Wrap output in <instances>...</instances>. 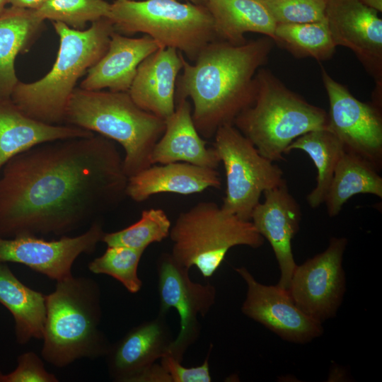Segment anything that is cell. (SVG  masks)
Masks as SVG:
<instances>
[{"instance_id":"1","label":"cell","mask_w":382,"mask_h":382,"mask_svg":"<svg viewBox=\"0 0 382 382\" xmlns=\"http://www.w3.org/2000/svg\"><path fill=\"white\" fill-rule=\"evenodd\" d=\"M0 175V236L64 235L115 208L128 177L114 141L100 134L42 143Z\"/></svg>"},{"instance_id":"2","label":"cell","mask_w":382,"mask_h":382,"mask_svg":"<svg viewBox=\"0 0 382 382\" xmlns=\"http://www.w3.org/2000/svg\"><path fill=\"white\" fill-rule=\"evenodd\" d=\"M274 44L265 35L238 45L216 40L192 63L183 55L175 101L192 100V120L202 137H214L220 127L233 125L253 103L256 73L267 62Z\"/></svg>"},{"instance_id":"3","label":"cell","mask_w":382,"mask_h":382,"mask_svg":"<svg viewBox=\"0 0 382 382\" xmlns=\"http://www.w3.org/2000/svg\"><path fill=\"white\" fill-rule=\"evenodd\" d=\"M52 23L59 39L52 69L36 81H19L11 99L35 120L64 125L66 109L77 81L105 53L115 28L108 18L94 21L81 30L59 22Z\"/></svg>"},{"instance_id":"4","label":"cell","mask_w":382,"mask_h":382,"mask_svg":"<svg viewBox=\"0 0 382 382\" xmlns=\"http://www.w3.org/2000/svg\"><path fill=\"white\" fill-rule=\"evenodd\" d=\"M101 318V293L95 280L73 275L57 280L54 291L46 295L44 360L63 368L79 359L105 357L111 343L99 328Z\"/></svg>"},{"instance_id":"5","label":"cell","mask_w":382,"mask_h":382,"mask_svg":"<svg viewBox=\"0 0 382 382\" xmlns=\"http://www.w3.org/2000/svg\"><path fill=\"white\" fill-rule=\"evenodd\" d=\"M64 125L118 142L125 151L123 168L129 178L151 166V154L164 132L166 121L138 107L128 92L79 87L68 103Z\"/></svg>"},{"instance_id":"6","label":"cell","mask_w":382,"mask_h":382,"mask_svg":"<svg viewBox=\"0 0 382 382\" xmlns=\"http://www.w3.org/2000/svg\"><path fill=\"white\" fill-rule=\"evenodd\" d=\"M253 103L234 120L233 125L267 159L284 160L287 147L300 136L328 129V112L307 102L261 67L255 75Z\"/></svg>"},{"instance_id":"7","label":"cell","mask_w":382,"mask_h":382,"mask_svg":"<svg viewBox=\"0 0 382 382\" xmlns=\"http://www.w3.org/2000/svg\"><path fill=\"white\" fill-rule=\"evenodd\" d=\"M171 256L180 265L211 277L228 251L237 245L256 249L264 238L251 221L243 220L214 202H200L179 214L169 233Z\"/></svg>"},{"instance_id":"8","label":"cell","mask_w":382,"mask_h":382,"mask_svg":"<svg viewBox=\"0 0 382 382\" xmlns=\"http://www.w3.org/2000/svg\"><path fill=\"white\" fill-rule=\"evenodd\" d=\"M108 18L122 35L144 33L161 47H172L193 62L217 40L213 18L203 4L180 0H115Z\"/></svg>"},{"instance_id":"9","label":"cell","mask_w":382,"mask_h":382,"mask_svg":"<svg viewBox=\"0 0 382 382\" xmlns=\"http://www.w3.org/2000/svg\"><path fill=\"white\" fill-rule=\"evenodd\" d=\"M214 138L213 147L224 165L226 180L221 207L250 221L252 212L263 192L285 180L283 171L262 156L233 125L220 127Z\"/></svg>"},{"instance_id":"10","label":"cell","mask_w":382,"mask_h":382,"mask_svg":"<svg viewBox=\"0 0 382 382\" xmlns=\"http://www.w3.org/2000/svg\"><path fill=\"white\" fill-rule=\"evenodd\" d=\"M345 237H332L326 249L294 270L288 292L307 316L323 323L335 318L346 291L342 266Z\"/></svg>"},{"instance_id":"11","label":"cell","mask_w":382,"mask_h":382,"mask_svg":"<svg viewBox=\"0 0 382 382\" xmlns=\"http://www.w3.org/2000/svg\"><path fill=\"white\" fill-rule=\"evenodd\" d=\"M189 270L178 264L170 253L162 254L157 261L158 311L168 313L174 308L180 318V331L168 353L181 363L200 335L199 317L206 316L216 297L214 285L192 281Z\"/></svg>"},{"instance_id":"12","label":"cell","mask_w":382,"mask_h":382,"mask_svg":"<svg viewBox=\"0 0 382 382\" xmlns=\"http://www.w3.org/2000/svg\"><path fill=\"white\" fill-rule=\"evenodd\" d=\"M321 78L329 100L328 129L345 150L370 162L378 171L382 166L381 108L356 98L321 67Z\"/></svg>"},{"instance_id":"13","label":"cell","mask_w":382,"mask_h":382,"mask_svg":"<svg viewBox=\"0 0 382 382\" xmlns=\"http://www.w3.org/2000/svg\"><path fill=\"white\" fill-rule=\"evenodd\" d=\"M104 233L103 224L96 220L82 234L59 240L46 241L34 235L0 236V263H19L52 279L60 280L72 275L76 258L83 253H93Z\"/></svg>"},{"instance_id":"14","label":"cell","mask_w":382,"mask_h":382,"mask_svg":"<svg viewBox=\"0 0 382 382\" xmlns=\"http://www.w3.org/2000/svg\"><path fill=\"white\" fill-rule=\"evenodd\" d=\"M247 286L242 313L283 340L306 344L323 334L322 323L304 313L286 289L260 283L244 266L235 269Z\"/></svg>"},{"instance_id":"15","label":"cell","mask_w":382,"mask_h":382,"mask_svg":"<svg viewBox=\"0 0 382 382\" xmlns=\"http://www.w3.org/2000/svg\"><path fill=\"white\" fill-rule=\"evenodd\" d=\"M325 20L336 46L351 50L382 88V20L360 0H326Z\"/></svg>"},{"instance_id":"16","label":"cell","mask_w":382,"mask_h":382,"mask_svg":"<svg viewBox=\"0 0 382 382\" xmlns=\"http://www.w3.org/2000/svg\"><path fill=\"white\" fill-rule=\"evenodd\" d=\"M264 201L252 212L250 221L270 244L280 270L277 285L288 289L296 264L291 241L300 228L301 209L290 193L286 180L263 192Z\"/></svg>"},{"instance_id":"17","label":"cell","mask_w":382,"mask_h":382,"mask_svg":"<svg viewBox=\"0 0 382 382\" xmlns=\"http://www.w3.org/2000/svg\"><path fill=\"white\" fill-rule=\"evenodd\" d=\"M156 317L132 328L111 344L105 357L110 378L116 382H139L144 373L168 352L173 338L166 319Z\"/></svg>"},{"instance_id":"18","label":"cell","mask_w":382,"mask_h":382,"mask_svg":"<svg viewBox=\"0 0 382 382\" xmlns=\"http://www.w3.org/2000/svg\"><path fill=\"white\" fill-rule=\"evenodd\" d=\"M183 54L159 47L139 65L128 93L143 110L164 120L175 109V86L183 69Z\"/></svg>"},{"instance_id":"19","label":"cell","mask_w":382,"mask_h":382,"mask_svg":"<svg viewBox=\"0 0 382 382\" xmlns=\"http://www.w3.org/2000/svg\"><path fill=\"white\" fill-rule=\"evenodd\" d=\"M159 47H161L147 35L129 37L115 30L107 51L87 71L79 88L128 92L140 63Z\"/></svg>"},{"instance_id":"20","label":"cell","mask_w":382,"mask_h":382,"mask_svg":"<svg viewBox=\"0 0 382 382\" xmlns=\"http://www.w3.org/2000/svg\"><path fill=\"white\" fill-rule=\"evenodd\" d=\"M221 185L217 169L175 162L151 165L129 177L126 195L137 202H142L158 193L190 195L207 188L218 189Z\"/></svg>"},{"instance_id":"21","label":"cell","mask_w":382,"mask_h":382,"mask_svg":"<svg viewBox=\"0 0 382 382\" xmlns=\"http://www.w3.org/2000/svg\"><path fill=\"white\" fill-rule=\"evenodd\" d=\"M165 121L164 132L151 154V165L185 162L218 168L220 160L214 147L207 148V142L197 132L192 117V106L187 99L177 101L174 112Z\"/></svg>"},{"instance_id":"22","label":"cell","mask_w":382,"mask_h":382,"mask_svg":"<svg viewBox=\"0 0 382 382\" xmlns=\"http://www.w3.org/2000/svg\"><path fill=\"white\" fill-rule=\"evenodd\" d=\"M93 132L69 125H50L23 112L11 98L0 99V170L13 156L38 144Z\"/></svg>"},{"instance_id":"23","label":"cell","mask_w":382,"mask_h":382,"mask_svg":"<svg viewBox=\"0 0 382 382\" xmlns=\"http://www.w3.org/2000/svg\"><path fill=\"white\" fill-rule=\"evenodd\" d=\"M44 20L33 9L7 7L0 15V99L11 98L19 81L15 61L42 31Z\"/></svg>"},{"instance_id":"24","label":"cell","mask_w":382,"mask_h":382,"mask_svg":"<svg viewBox=\"0 0 382 382\" xmlns=\"http://www.w3.org/2000/svg\"><path fill=\"white\" fill-rule=\"evenodd\" d=\"M217 40L233 45L248 41L247 33H256L274 41L276 23L258 0H206Z\"/></svg>"},{"instance_id":"25","label":"cell","mask_w":382,"mask_h":382,"mask_svg":"<svg viewBox=\"0 0 382 382\" xmlns=\"http://www.w3.org/2000/svg\"><path fill=\"white\" fill-rule=\"evenodd\" d=\"M0 303L12 314L20 345L42 339L46 319V295L23 284L6 263H0Z\"/></svg>"},{"instance_id":"26","label":"cell","mask_w":382,"mask_h":382,"mask_svg":"<svg viewBox=\"0 0 382 382\" xmlns=\"http://www.w3.org/2000/svg\"><path fill=\"white\" fill-rule=\"evenodd\" d=\"M361 156L345 150L335 168L324 203L329 216L340 214L344 204L357 194L382 197V178Z\"/></svg>"},{"instance_id":"27","label":"cell","mask_w":382,"mask_h":382,"mask_svg":"<svg viewBox=\"0 0 382 382\" xmlns=\"http://www.w3.org/2000/svg\"><path fill=\"white\" fill-rule=\"evenodd\" d=\"M296 149L307 154L317 170L316 187L306 197L309 206L316 209L324 203L335 168L345 148L332 132L323 129L296 138L287 147L285 154Z\"/></svg>"},{"instance_id":"28","label":"cell","mask_w":382,"mask_h":382,"mask_svg":"<svg viewBox=\"0 0 382 382\" xmlns=\"http://www.w3.org/2000/svg\"><path fill=\"white\" fill-rule=\"evenodd\" d=\"M274 42L299 58L325 61L335 54L336 45L325 20L276 25Z\"/></svg>"},{"instance_id":"29","label":"cell","mask_w":382,"mask_h":382,"mask_svg":"<svg viewBox=\"0 0 382 382\" xmlns=\"http://www.w3.org/2000/svg\"><path fill=\"white\" fill-rule=\"evenodd\" d=\"M171 222L161 209L142 211L140 219L122 230L105 233L102 242L108 246H124L144 250L169 236Z\"/></svg>"},{"instance_id":"30","label":"cell","mask_w":382,"mask_h":382,"mask_svg":"<svg viewBox=\"0 0 382 382\" xmlns=\"http://www.w3.org/2000/svg\"><path fill=\"white\" fill-rule=\"evenodd\" d=\"M110 6L106 0H45L34 11L44 21L81 30L88 23L108 18Z\"/></svg>"},{"instance_id":"31","label":"cell","mask_w":382,"mask_h":382,"mask_svg":"<svg viewBox=\"0 0 382 382\" xmlns=\"http://www.w3.org/2000/svg\"><path fill=\"white\" fill-rule=\"evenodd\" d=\"M144 250L124 246H108L105 253L88 264L93 274H107L120 282L132 294L139 291L142 281L138 267Z\"/></svg>"},{"instance_id":"32","label":"cell","mask_w":382,"mask_h":382,"mask_svg":"<svg viewBox=\"0 0 382 382\" xmlns=\"http://www.w3.org/2000/svg\"><path fill=\"white\" fill-rule=\"evenodd\" d=\"M276 25L324 20L326 0H258Z\"/></svg>"},{"instance_id":"33","label":"cell","mask_w":382,"mask_h":382,"mask_svg":"<svg viewBox=\"0 0 382 382\" xmlns=\"http://www.w3.org/2000/svg\"><path fill=\"white\" fill-rule=\"evenodd\" d=\"M58 378L46 371L41 359L33 352H27L17 359V366L4 374V382H57Z\"/></svg>"},{"instance_id":"34","label":"cell","mask_w":382,"mask_h":382,"mask_svg":"<svg viewBox=\"0 0 382 382\" xmlns=\"http://www.w3.org/2000/svg\"><path fill=\"white\" fill-rule=\"evenodd\" d=\"M212 347V345L203 364L197 366H184L169 353L160 359V364L170 376L172 382H211L209 354Z\"/></svg>"},{"instance_id":"35","label":"cell","mask_w":382,"mask_h":382,"mask_svg":"<svg viewBox=\"0 0 382 382\" xmlns=\"http://www.w3.org/2000/svg\"><path fill=\"white\" fill-rule=\"evenodd\" d=\"M45 1V0H8V5L17 8L34 10L38 8Z\"/></svg>"},{"instance_id":"36","label":"cell","mask_w":382,"mask_h":382,"mask_svg":"<svg viewBox=\"0 0 382 382\" xmlns=\"http://www.w3.org/2000/svg\"><path fill=\"white\" fill-rule=\"evenodd\" d=\"M364 5L377 11H382V0H360Z\"/></svg>"},{"instance_id":"37","label":"cell","mask_w":382,"mask_h":382,"mask_svg":"<svg viewBox=\"0 0 382 382\" xmlns=\"http://www.w3.org/2000/svg\"><path fill=\"white\" fill-rule=\"evenodd\" d=\"M8 5V0H0V15L4 11Z\"/></svg>"},{"instance_id":"38","label":"cell","mask_w":382,"mask_h":382,"mask_svg":"<svg viewBox=\"0 0 382 382\" xmlns=\"http://www.w3.org/2000/svg\"><path fill=\"white\" fill-rule=\"evenodd\" d=\"M187 2H190L195 4H203L204 5L206 0H183Z\"/></svg>"},{"instance_id":"39","label":"cell","mask_w":382,"mask_h":382,"mask_svg":"<svg viewBox=\"0 0 382 382\" xmlns=\"http://www.w3.org/2000/svg\"><path fill=\"white\" fill-rule=\"evenodd\" d=\"M4 374L0 371V382H4Z\"/></svg>"}]
</instances>
